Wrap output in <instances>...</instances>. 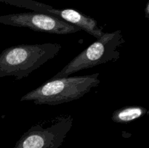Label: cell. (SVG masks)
Returning a JSON list of instances; mask_svg holds the SVG:
<instances>
[{
    "label": "cell",
    "instance_id": "cell-1",
    "mask_svg": "<svg viewBox=\"0 0 149 148\" xmlns=\"http://www.w3.org/2000/svg\"><path fill=\"white\" fill-rule=\"evenodd\" d=\"M61 48L59 44L52 43L19 44L7 48L0 54V78H26L56 57Z\"/></svg>",
    "mask_w": 149,
    "mask_h": 148
},
{
    "label": "cell",
    "instance_id": "cell-2",
    "mask_svg": "<svg viewBox=\"0 0 149 148\" xmlns=\"http://www.w3.org/2000/svg\"><path fill=\"white\" fill-rule=\"evenodd\" d=\"M100 73L51 78L21 97L20 101H33L36 104L57 105L79 100L97 87Z\"/></svg>",
    "mask_w": 149,
    "mask_h": 148
},
{
    "label": "cell",
    "instance_id": "cell-3",
    "mask_svg": "<svg viewBox=\"0 0 149 148\" xmlns=\"http://www.w3.org/2000/svg\"><path fill=\"white\" fill-rule=\"evenodd\" d=\"M123 42L121 30H116L113 33H104L101 37L75 57L52 78L70 76L81 70L116 61L120 56L118 47Z\"/></svg>",
    "mask_w": 149,
    "mask_h": 148
},
{
    "label": "cell",
    "instance_id": "cell-4",
    "mask_svg": "<svg viewBox=\"0 0 149 148\" xmlns=\"http://www.w3.org/2000/svg\"><path fill=\"white\" fill-rule=\"evenodd\" d=\"M73 121L70 115H61L51 120L46 127H44V122L33 125L13 148H58L71 130Z\"/></svg>",
    "mask_w": 149,
    "mask_h": 148
},
{
    "label": "cell",
    "instance_id": "cell-5",
    "mask_svg": "<svg viewBox=\"0 0 149 148\" xmlns=\"http://www.w3.org/2000/svg\"><path fill=\"white\" fill-rule=\"evenodd\" d=\"M0 23L54 34H71L81 30L79 28L65 20L36 12L1 15Z\"/></svg>",
    "mask_w": 149,
    "mask_h": 148
},
{
    "label": "cell",
    "instance_id": "cell-6",
    "mask_svg": "<svg viewBox=\"0 0 149 148\" xmlns=\"http://www.w3.org/2000/svg\"><path fill=\"white\" fill-rule=\"evenodd\" d=\"M0 1L10 5L28 9L33 12L58 17L74 25L97 39L101 37L104 33L94 18L85 15L74 9H57L34 0H0Z\"/></svg>",
    "mask_w": 149,
    "mask_h": 148
},
{
    "label": "cell",
    "instance_id": "cell-7",
    "mask_svg": "<svg viewBox=\"0 0 149 148\" xmlns=\"http://www.w3.org/2000/svg\"><path fill=\"white\" fill-rule=\"evenodd\" d=\"M145 113V109L138 106H127L117 109L112 114L111 119L118 123H127L141 118Z\"/></svg>",
    "mask_w": 149,
    "mask_h": 148
},
{
    "label": "cell",
    "instance_id": "cell-8",
    "mask_svg": "<svg viewBox=\"0 0 149 148\" xmlns=\"http://www.w3.org/2000/svg\"><path fill=\"white\" fill-rule=\"evenodd\" d=\"M148 12H149V4H148Z\"/></svg>",
    "mask_w": 149,
    "mask_h": 148
}]
</instances>
